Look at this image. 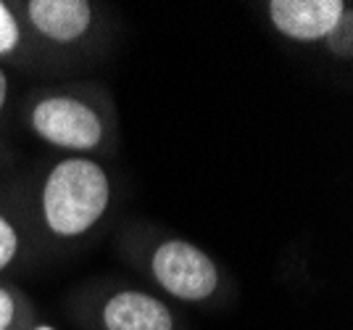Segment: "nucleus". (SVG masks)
I'll list each match as a JSON object with an SVG mask.
<instances>
[{
    "label": "nucleus",
    "mask_w": 353,
    "mask_h": 330,
    "mask_svg": "<svg viewBox=\"0 0 353 330\" xmlns=\"http://www.w3.org/2000/svg\"><path fill=\"white\" fill-rule=\"evenodd\" d=\"M24 43V30H21V21L16 11L0 0V61L14 56L16 50Z\"/></svg>",
    "instance_id": "7"
},
{
    "label": "nucleus",
    "mask_w": 353,
    "mask_h": 330,
    "mask_svg": "<svg viewBox=\"0 0 353 330\" xmlns=\"http://www.w3.org/2000/svg\"><path fill=\"white\" fill-rule=\"evenodd\" d=\"M21 317V299L8 285H0V330H14Z\"/></svg>",
    "instance_id": "10"
},
{
    "label": "nucleus",
    "mask_w": 353,
    "mask_h": 330,
    "mask_svg": "<svg viewBox=\"0 0 353 330\" xmlns=\"http://www.w3.org/2000/svg\"><path fill=\"white\" fill-rule=\"evenodd\" d=\"M30 130L45 146L69 156L95 153L105 140L101 111L72 93L40 95L30 108Z\"/></svg>",
    "instance_id": "2"
},
{
    "label": "nucleus",
    "mask_w": 353,
    "mask_h": 330,
    "mask_svg": "<svg viewBox=\"0 0 353 330\" xmlns=\"http://www.w3.org/2000/svg\"><path fill=\"white\" fill-rule=\"evenodd\" d=\"M32 330H56V328H53V325H34Z\"/></svg>",
    "instance_id": "12"
},
{
    "label": "nucleus",
    "mask_w": 353,
    "mask_h": 330,
    "mask_svg": "<svg viewBox=\"0 0 353 330\" xmlns=\"http://www.w3.org/2000/svg\"><path fill=\"white\" fill-rule=\"evenodd\" d=\"M174 312L169 304L140 288H121L101 304L103 330H174Z\"/></svg>",
    "instance_id": "6"
},
{
    "label": "nucleus",
    "mask_w": 353,
    "mask_h": 330,
    "mask_svg": "<svg viewBox=\"0 0 353 330\" xmlns=\"http://www.w3.org/2000/svg\"><path fill=\"white\" fill-rule=\"evenodd\" d=\"M348 8V0H272L266 3V19L280 37L311 46L327 40Z\"/></svg>",
    "instance_id": "4"
},
{
    "label": "nucleus",
    "mask_w": 353,
    "mask_h": 330,
    "mask_svg": "<svg viewBox=\"0 0 353 330\" xmlns=\"http://www.w3.org/2000/svg\"><path fill=\"white\" fill-rule=\"evenodd\" d=\"M111 175L92 156H63L40 185V220L59 240L90 235L111 209Z\"/></svg>",
    "instance_id": "1"
},
{
    "label": "nucleus",
    "mask_w": 353,
    "mask_h": 330,
    "mask_svg": "<svg viewBox=\"0 0 353 330\" xmlns=\"http://www.w3.org/2000/svg\"><path fill=\"white\" fill-rule=\"evenodd\" d=\"M150 278L163 293L185 304L208 301L221 283V272L216 262L185 238L161 240L150 254Z\"/></svg>",
    "instance_id": "3"
},
{
    "label": "nucleus",
    "mask_w": 353,
    "mask_h": 330,
    "mask_svg": "<svg viewBox=\"0 0 353 330\" xmlns=\"http://www.w3.org/2000/svg\"><path fill=\"white\" fill-rule=\"evenodd\" d=\"M8 93H11V82H8V72L3 69V64H0V117H3V111H6V106H8Z\"/></svg>",
    "instance_id": "11"
},
{
    "label": "nucleus",
    "mask_w": 353,
    "mask_h": 330,
    "mask_svg": "<svg viewBox=\"0 0 353 330\" xmlns=\"http://www.w3.org/2000/svg\"><path fill=\"white\" fill-rule=\"evenodd\" d=\"M327 48L335 59L351 61L353 59V8L345 11V16L340 19V24L327 35Z\"/></svg>",
    "instance_id": "9"
},
{
    "label": "nucleus",
    "mask_w": 353,
    "mask_h": 330,
    "mask_svg": "<svg viewBox=\"0 0 353 330\" xmlns=\"http://www.w3.org/2000/svg\"><path fill=\"white\" fill-rule=\"evenodd\" d=\"M21 251V233L14 225V220L0 211V272H6L16 262Z\"/></svg>",
    "instance_id": "8"
},
{
    "label": "nucleus",
    "mask_w": 353,
    "mask_h": 330,
    "mask_svg": "<svg viewBox=\"0 0 353 330\" xmlns=\"http://www.w3.org/2000/svg\"><path fill=\"white\" fill-rule=\"evenodd\" d=\"M24 19L30 30L50 46H77L92 30L95 11L88 0H27Z\"/></svg>",
    "instance_id": "5"
}]
</instances>
